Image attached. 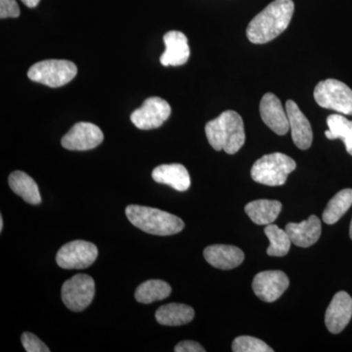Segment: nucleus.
I'll list each match as a JSON object with an SVG mask.
<instances>
[{
	"label": "nucleus",
	"mask_w": 352,
	"mask_h": 352,
	"mask_svg": "<svg viewBox=\"0 0 352 352\" xmlns=\"http://www.w3.org/2000/svg\"><path fill=\"white\" fill-rule=\"evenodd\" d=\"M294 12L293 0H274L250 22L248 39L254 44L270 43L286 31Z\"/></svg>",
	"instance_id": "obj_1"
},
{
	"label": "nucleus",
	"mask_w": 352,
	"mask_h": 352,
	"mask_svg": "<svg viewBox=\"0 0 352 352\" xmlns=\"http://www.w3.org/2000/svg\"><path fill=\"white\" fill-rule=\"evenodd\" d=\"M208 143L215 151L236 154L245 144V133L242 117L235 111H226L205 127Z\"/></svg>",
	"instance_id": "obj_2"
},
{
	"label": "nucleus",
	"mask_w": 352,
	"mask_h": 352,
	"mask_svg": "<svg viewBox=\"0 0 352 352\" xmlns=\"http://www.w3.org/2000/svg\"><path fill=\"white\" fill-rule=\"evenodd\" d=\"M126 214L134 226L152 235H175L185 227L182 219L157 208L131 205L126 208Z\"/></svg>",
	"instance_id": "obj_3"
},
{
	"label": "nucleus",
	"mask_w": 352,
	"mask_h": 352,
	"mask_svg": "<svg viewBox=\"0 0 352 352\" xmlns=\"http://www.w3.org/2000/svg\"><path fill=\"white\" fill-rule=\"evenodd\" d=\"M296 162L282 153L264 155L254 164L251 175L254 182L267 186H281L289 173L296 170Z\"/></svg>",
	"instance_id": "obj_4"
},
{
	"label": "nucleus",
	"mask_w": 352,
	"mask_h": 352,
	"mask_svg": "<svg viewBox=\"0 0 352 352\" xmlns=\"http://www.w3.org/2000/svg\"><path fill=\"white\" fill-rule=\"evenodd\" d=\"M78 74L76 64L68 60H44L32 65L28 76L34 82L50 87H60L75 78Z\"/></svg>",
	"instance_id": "obj_5"
},
{
	"label": "nucleus",
	"mask_w": 352,
	"mask_h": 352,
	"mask_svg": "<svg viewBox=\"0 0 352 352\" xmlns=\"http://www.w3.org/2000/svg\"><path fill=\"white\" fill-rule=\"evenodd\" d=\"M314 99L322 108L352 116V89L340 80H322L314 89Z\"/></svg>",
	"instance_id": "obj_6"
},
{
	"label": "nucleus",
	"mask_w": 352,
	"mask_h": 352,
	"mask_svg": "<svg viewBox=\"0 0 352 352\" xmlns=\"http://www.w3.org/2000/svg\"><path fill=\"white\" fill-rule=\"evenodd\" d=\"M95 295L94 278L87 274H76L62 286L64 305L72 311H82L91 305Z\"/></svg>",
	"instance_id": "obj_7"
},
{
	"label": "nucleus",
	"mask_w": 352,
	"mask_h": 352,
	"mask_svg": "<svg viewBox=\"0 0 352 352\" xmlns=\"http://www.w3.org/2000/svg\"><path fill=\"white\" fill-rule=\"evenodd\" d=\"M98 256V249L94 243L76 240L64 245L57 252L56 263L63 270H85Z\"/></svg>",
	"instance_id": "obj_8"
},
{
	"label": "nucleus",
	"mask_w": 352,
	"mask_h": 352,
	"mask_svg": "<svg viewBox=\"0 0 352 352\" xmlns=\"http://www.w3.org/2000/svg\"><path fill=\"white\" fill-rule=\"evenodd\" d=\"M170 104L160 97H150L146 99L143 105L131 113L132 124L141 131H150L163 126L170 118Z\"/></svg>",
	"instance_id": "obj_9"
},
{
	"label": "nucleus",
	"mask_w": 352,
	"mask_h": 352,
	"mask_svg": "<svg viewBox=\"0 0 352 352\" xmlns=\"http://www.w3.org/2000/svg\"><path fill=\"white\" fill-rule=\"evenodd\" d=\"M104 134L100 127L91 122H78L62 138L61 144L71 151H87L98 147L103 142Z\"/></svg>",
	"instance_id": "obj_10"
},
{
	"label": "nucleus",
	"mask_w": 352,
	"mask_h": 352,
	"mask_svg": "<svg viewBox=\"0 0 352 352\" xmlns=\"http://www.w3.org/2000/svg\"><path fill=\"white\" fill-rule=\"evenodd\" d=\"M289 285V278L283 271L268 270L254 276L252 289L263 302H274L283 295Z\"/></svg>",
	"instance_id": "obj_11"
},
{
	"label": "nucleus",
	"mask_w": 352,
	"mask_h": 352,
	"mask_svg": "<svg viewBox=\"0 0 352 352\" xmlns=\"http://www.w3.org/2000/svg\"><path fill=\"white\" fill-rule=\"evenodd\" d=\"M259 112L264 124L278 135H285L289 131L288 115L276 95H263Z\"/></svg>",
	"instance_id": "obj_12"
},
{
	"label": "nucleus",
	"mask_w": 352,
	"mask_h": 352,
	"mask_svg": "<svg viewBox=\"0 0 352 352\" xmlns=\"http://www.w3.org/2000/svg\"><path fill=\"white\" fill-rule=\"evenodd\" d=\"M351 317L352 298L346 292H339L326 310V327L330 333H339L349 325Z\"/></svg>",
	"instance_id": "obj_13"
},
{
	"label": "nucleus",
	"mask_w": 352,
	"mask_h": 352,
	"mask_svg": "<svg viewBox=\"0 0 352 352\" xmlns=\"http://www.w3.org/2000/svg\"><path fill=\"white\" fill-rule=\"evenodd\" d=\"M286 112L294 143L298 149L307 150L314 140V132L309 120L300 111L295 101H287Z\"/></svg>",
	"instance_id": "obj_14"
},
{
	"label": "nucleus",
	"mask_w": 352,
	"mask_h": 352,
	"mask_svg": "<svg viewBox=\"0 0 352 352\" xmlns=\"http://www.w3.org/2000/svg\"><path fill=\"white\" fill-rule=\"evenodd\" d=\"M164 43L166 50L160 58V61L163 66H182L188 61L190 57L188 39L183 32L177 31L166 32L164 36Z\"/></svg>",
	"instance_id": "obj_15"
},
{
	"label": "nucleus",
	"mask_w": 352,
	"mask_h": 352,
	"mask_svg": "<svg viewBox=\"0 0 352 352\" xmlns=\"http://www.w3.org/2000/svg\"><path fill=\"white\" fill-rule=\"evenodd\" d=\"M204 256L210 265L221 270L238 267L245 259L242 250L229 245H208L204 251Z\"/></svg>",
	"instance_id": "obj_16"
},
{
	"label": "nucleus",
	"mask_w": 352,
	"mask_h": 352,
	"mask_svg": "<svg viewBox=\"0 0 352 352\" xmlns=\"http://www.w3.org/2000/svg\"><path fill=\"white\" fill-rule=\"evenodd\" d=\"M285 230L288 233L292 243L296 247L308 248L314 245L320 238L322 226L320 219L316 215H310L300 223L289 222Z\"/></svg>",
	"instance_id": "obj_17"
},
{
	"label": "nucleus",
	"mask_w": 352,
	"mask_h": 352,
	"mask_svg": "<svg viewBox=\"0 0 352 352\" xmlns=\"http://www.w3.org/2000/svg\"><path fill=\"white\" fill-rule=\"evenodd\" d=\"M153 179L160 184L168 185L176 191L184 192L191 185L188 170L180 164H162L152 173Z\"/></svg>",
	"instance_id": "obj_18"
},
{
	"label": "nucleus",
	"mask_w": 352,
	"mask_h": 352,
	"mask_svg": "<svg viewBox=\"0 0 352 352\" xmlns=\"http://www.w3.org/2000/svg\"><path fill=\"white\" fill-rule=\"evenodd\" d=\"M156 320L164 326H182L193 320L195 311L189 305L168 303L157 310Z\"/></svg>",
	"instance_id": "obj_19"
},
{
	"label": "nucleus",
	"mask_w": 352,
	"mask_h": 352,
	"mask_svg": "<svg viewBox=\"0 0 352 352\" xmlns=\"http://www.w3.org/2000/svg\"><path fill=\"white\" fill-rule=\"evenodd\" d=\"M282 204L274 200H256L245 206V210L254 223L268 226L279 217Z\"/></svg>",
	"instance_id": "obj_20"
},
{
	"label": "nucleus",
	"mask_w": 352,
	"mask_h": 352,
	"mask_svg": "<svg viewBox=\"0 0 352 352\" xmlns=\"http://www.w3.org/2000/svg\"><path fill=\"white\" fill-rule=\"evenodd\" d=\"M9 186L14 193L17 194L23 200L31 205H39L41 196L38 184L24 171H14L9 176Z\"/></svg>",
	"instance_id": "obj_21"
},
{
	"label": "nucleus",
	"mask_w": 352,
	"mask_h": 352,
	"mask_svg": "<svg viewBox=\"0 0 352 352\" xmlns=\"http://www.w3.org/2000/svg\"><path fill=\"white\" fill-rule=\"evenodd\" d=\"M327 124L326 138L330 140L342 139L347 153L352 156V120H347L342 113H333L327 118Z\"/></svg>",
	"instance_id": "obj_22"
},
{
	"label": "nucleus",
	"mask_w": 352,
	"mask_h": 352,
	"mask_svg": "<svg viewBox=\"0 0 352 352\" xmlns=\"http://www.w3.org/2000/svg\"><path fill=\"white\" fill-rule=\"evenodd\" d=\"M171 294L170 284L163 280H148L141 285L135 291V298L138 302L149 305L157 300H163Z\"/></svg>",
	"instance_id": "obj_23"
},
{
	"label": "nucleus",
	"mask_w": 352,
	"mask_h": 352,
	"mask_svg": "<svg viewBox=\"0 0 352 352\" xmlns=\"http://www.w3.org/2000/svg\"><path fill=\"white\" fill-rule=\"evenodd\" d=\"M352 206V189H344L336 194L329 201L323 212V221L327 224H335Z\"/></svg>",
	"instance_id": "obj_24"
},
{
	"label": "nucleus",
	"mask_w": 352,
	"mask_h": 352,
	"mask_svg": "<svg viewBox=\"0 0 352 352\" xmlns=\"http://www.w3.org/2000/svg\"><path fill=\"white\" fill-rule=\"evenodd\" d=\"M264 233L270 242V245L266 251L268 256H284L288 254L292 241L286 230H282L275 224L271 223L266 226Z\"/></svg>",
	"instance_id": "obj_25"
},
{
	"label": "nucleus",
	"mask_w": 352,
	"mask_h": 352,
	"mask_svg": "<svg viewBox=\"0 0 352 352\" xmlns=\"http://www.w3.org/2000/svg\"><path fill=\"white\" fill-rule=\"evenodd\" d=\"M234 352H273L272 349L263 340L250 336L236 338L232 344Z\"/></svg>",
	"instance_id": "obj_26"
},
{
	"label": "nucleus",
	"mask_w": 352,
	"mask_h": 352,
	"mask_svg": "<svg viewBox=\"0 0 352 352\" xmlns=\"http://www.w3.org/2000/svg\"><path fill=\"white\" fill-rule=\"evenodd\" d=\"M23 346L27 352H50V349L45 344L38 339L34 333L25 332L23 333L22 338Z\"/></svg>",
	"instance_id": "obj_27"
},
{
	"label": "nucleus",
	"mask_w": 352,
	"mask_h": 352,
	"mask_svg": "<svg viewBox=\"0 0 352 352\" xmlns=\"http://www.w3.org/2000/svg\"><path fill=\"white\" fill-rule=\"evenodd\" d=\"M21 14L16 0H0V18H18Z\"/></svg>",
	"instance_id": "obj_28"
},
{
	"label": "nucleus",
	"mask_w": 352,
	"mask_h": 352,
	"mask_svg": "<svg viewBox=\"0 0 352 352\" xmlns=\"http://www.w3.org/2000/svg\"><path fill=\"white\" fill-rule=\"evenodd\" d=\"M175 352H205L206 349L194 340H183L175 347Z\"/></svg>",
	"instance_id": "obj_29"
},
{
	"label": "nucleus",
	"mask_w": 352,
	"mask_h": 352,
	"mask_svg": "<svg viewBox=\"0 0 352 352\" xmlns=\"http://www.w3.org/2000/svg\"><path fill=\"white\" fill-rule=\"evenodd\" d=\"M21 1H22L25 6L29 7V8H34V7L38 6L41 0H21Z\"/></svg>",
	"instance_id": "obj_30"
},
{
	"label": "nucleus",
	"mask_w": 352,
	"mask_h": 352,
	"mask_svg": "<svg viewBox=\"0 0 352 352\" xmlns=\"http://www.w3.org/2000/svg\"><path fill=\"white\" fill-rule=\"evenodd\" d=\"M2 230H3V217H0V232H2Z\"/></svg>",
	"instance_id": "obj_31"
},
{
	"label": "nucleus",
	"mask_w": 352,
	"mask_h": 352,
	"mask_svg": "<svg viewBox=\"0 0 352 352\" xmlns=\"http://www.w3.org/2000/svg\"><path fill=\"white\" fill-rule=\"evenodd\" d=\"M349 236H351V238L352 239V219H351V228H349Z\"/></svg>",
	"instance_id": "obj_32"
}]
</instances>
